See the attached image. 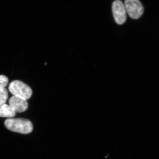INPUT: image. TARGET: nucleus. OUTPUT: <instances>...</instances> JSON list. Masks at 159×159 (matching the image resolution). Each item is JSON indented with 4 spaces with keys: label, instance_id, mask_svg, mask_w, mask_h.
Segmentation results:
<instances>
[{
    "label": "nucleus",
    "instance_id": "f03ea898",
    "mask_svg": "<svg viewBox=\"0 0 159 159\" xmlns=\"http://www.w3.org/2000/svg\"><path fill=\"white\" fill-rule=\"evenodd\" d=\"M9 92L13 96L22 97L27 100L31 98L32 91L29 85L18 80L12 81L9 87Z\"/></svg>",
    "mask_w": 159,
    "mask_h": 159
},
{
    "label": "nucleus",
    "instance_id": "423d86ee",
    "mask_svg": "<svg viewBox=\"0 0 159 159\" xmlns=\"http://www.w3.org/2000/svg\"><path fill=\"white\" fill-rule=\"evenodd\" d=\"M16 112L9 105L5 103L0 106V117L12 118L15 116Z\"/></svg>",
    "mask_w": 159,
    "mask_h": 159
},
{
    "label": "nucleus",
    "instance_id": "0eeeda50",
    "mask_svg": "<svg viewBox=\"0 0 159 159\" xmlns=\"http://www.w3.org/2000/svg\"><path fill=\"white\" fill-rule=\"evenodd\" d=\"M8 98V93L6 88L0 90V106L6 103Z\"/></svg>",
    "mask_w": 159,
    "mask_h": 159
},
{
    "label": "nucleus",
    "instance_id": "20e7f679",
    "mask_svg": "<svg viewBox=\"0 0 159 159\" xmlns=\"http://www.w3.org/2000/svg\"><path fill=\"white\" fill-rule=\"evenodd\" d=\"M113 14L115 21L119 25L125 22L127 19V12L124 4L120 0L114 1L112 6Z\"/></svg>",
    "mask_w": 159,
    "mask_h": 159
},
{
    "label": "nucleus",
    "instance_id": "6e6552de",
    "mask_svg": "<svg viewBox=\"0 0 159 159\" xmlns=\"http://www.w3.org/2000/svg\"><path fill=\"white\" fill-rule=\"evenodd\" d=\"M9 79L8 77L3 75H0V90L5 88L8 85Z\"/></svg>",
    "mask_w": 159,
    "mask_h": 159
},
{
    "label": "nucleus",
    "instance_id": "f257e3e1",
    "mask_svg": "<svg viewBox=\"0 0 159 159\" xmlns=\"http://www.w3.org/2000/svg\"><path fill=\"white\" fill-rule=\"evenodd\" d=\"M5 125L9 130L23 134L30 133L33 130V125L31 121L23 119H8Z\"/></svg>",
    "mask_w": 159,
    "mask_h": 159
},
{
    "label": "nucleus",
    "instance_id": "39448f33",
    "mask_svg": "<svg viewBox=\"0 0 159 159\" xmlns=\"http://www.w3.org/2000/svg\"><path fill=\"white\" fill-rule=\"evenodd\" d=\"M9 105L16 113L25 111L29 106L27 100L18 96H12L9 99Z\"/></svg>",
    "mask_w": 159,
    "mask_h": 159
},
{
    "label": "nucleus",
    "instance_id": "7ed1b4c3",
    "mask_svg": "<svg viewBox=\"0 0 159 159\" xmlns=\"http://www.w3.org/2000/svg\"><path fill=\"white\" fill-rule=\"evenodd\" d=\"M124 4L126 12L133 19H138L143 14L144 7L139 0H125Z\"/></svg>",
    "mask_w": 159,
    "mask_h": 159
}]
</instances>
